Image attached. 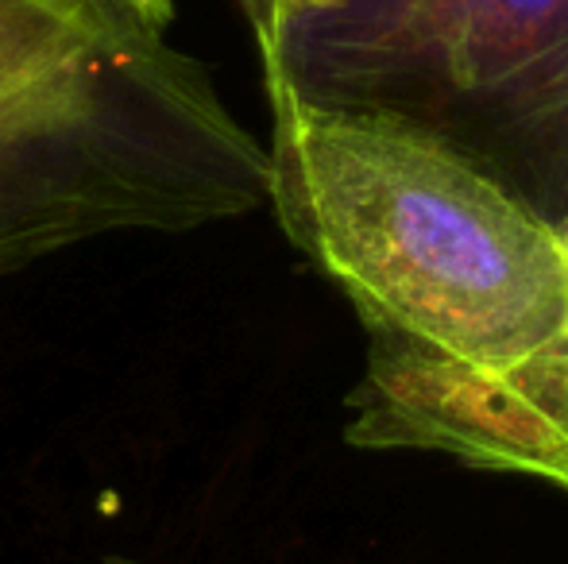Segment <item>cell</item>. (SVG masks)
<instances>
[{"instance_id":"6da1fadb","label":"cell","mask_w":568,"mask_h":564,"mask_svg":"<svg viewBox=\"0 0 568 564\" xmlns=\"http://www.w3.org/2000/svg\"><path fill=\"white\" fill-rule=\"evenodd\" d=\"M271 197L291 244L356 309L367 348L510 371L568 332L561 233L395 116L267 85Z\"/></svg>"},{"instance_id":"3957f363","label":"cell","mask_w":568,"mask_h":564,"mask_svg":"<svg viewBox=\"0 0 568 564\" xmlns=\"http://www.w3.org/2000/svg\"><path fill=\"white\" fill-rule=\"evenodd\" d=\"M263 85L395 116L561 233L568 0H322L255 35Z\"/></svg>"},{"instance_id":"5b68a950","label":"cell","mask_w":568,"mask_h":564,"mask_svg":"<svg viewBox=\"0 0 568 564\" xmlns=\"http://www.w3.org/2000/svg\"><path fill=\"white\" fill-rule=\"evenodd\" d=\"M101 4L135 16V20L151 23V28H159V31H166V23L174 20V0H101Z\"/></svg>"},{"instance_id":"8992f818","label":"cell","mask_w":568,"mask_h":564,"mask_svg":"<svg viewBox=\"0 0 568 564\" xmlns=\"http://www.w3.org/2000/svg\"><path fill=\"white\" fill-rule=\"evenodd\" d=\"M101 564H148V561H135V557H105Z\"/></svg>"},{"instance_id":"7a4b0ae2","label":"cell","mask_w":568,"mask_h":564,"mask_svg":"<svg viewBox=\"0 0 568 564\" xmlns=\"http://www.w3.org/2000/svg\"><path fill=\"white\" fill-rule=\"evenodd\" d=\"M271 197L267 147L166 31L101 0H0V275L116 228Z\"/></svg>"},{"instance_id":"277c9868","label":"cell","mask_w":568,"mask_h":564,"mask_svg":"<svg viewBox=\"0 0 568 564\" xmlns=\"http://www.w3.org/2000/svg\"><path fill=\"white\" fill-rule=\"evenodd\" d=\"M322 4V0H240V8H244L247 23H252V31L260 35V31H267L271 23L286 20V16L302 12V8H314Z\"/></svg>"}]
</instances>
